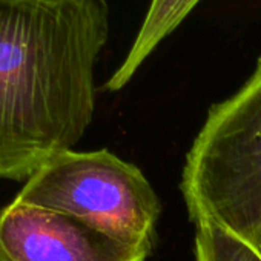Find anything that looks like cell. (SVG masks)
<instances>
[{"label": "cell", "mask_w": 261, "mask_h": 261, "mask_svg": "<svg viewBox=\"0 0 261 261\" xmlns=\"http://www.w3.org/2000/svg\"><path fill=\"white\" fill-rule=\"evenodd\" d=\"M106 0H0V180L27 181L94 118Z\"/></svg>", "instance_id": "6da1fadb"}, {"label": "cell", "mask_w": 261, "mask_h": 261, "mask_svg": "<svg viewBox=\"0 0 261 261\" xmlns=\"http://www.w3.org/2000/svg\"><path fill=\"white\" fill-rule=\"evenodd\" d=\"M180 188L195 226H215L261 256V56L247 82L209 109Z\"/></svg>", "instance_id": "7a4b0ae2"}, {"label": "cell", "mask_w": 261, "mask_h": 261, "mask_svg": "<svg viewBox=\"0 0 261 261\" xmlns=\"http://www.w3.org/2000/svg\"><path fill=\"white\" fill-rule=\"evenodd\" d=\"M14 201L72 215L146 250H152L162 212L143 172L108 149H68L53 155L25 181Z\"/></svg>", "instance_id": "3957f363"}, {"label": "cell", "mask_w": 261, "mask_h": 261, "mask_svg": "<svg viewBox=\"0 0 261 261\" xmlns=\"http://www.w3.org/2000/svg\"><path fill=\"white\" fill-rule=\"evenodd\" d=\"M149 253L59 211L13 200L0 212V261H145Z\"/></svg>", "instance_id": "277c9868"}, {"label": "cell", "mask_w": 261, "mask_h": 261, "mask_svg": "<svg viewBox=\"0 0 261 261\" xmlns=\"http://www.w3.org/2000/svg\"><path fill=\"white\" fill-rule=\"evenodd\" d=\"M200 2L201 0H151L129 53L109 77L105 89L115 92L124 88L155 48L186 20Z\"/></svg>", "instance_id": "5b68a950"}, {"label": "cell", "mask_w": 261, "mask_h": 261, "mask_svg": "<svg viewBox=\"0 0 261 261\" xmlns=\"http://www.w3.org/2000/svg\"><path fill=\"white\" fill-rule=\"evenodd\" d=\"M195 227V261H261L259 255L224 230L211 224Z\"/></svg>", "instance_id": "8992f818"}]
</instances>
